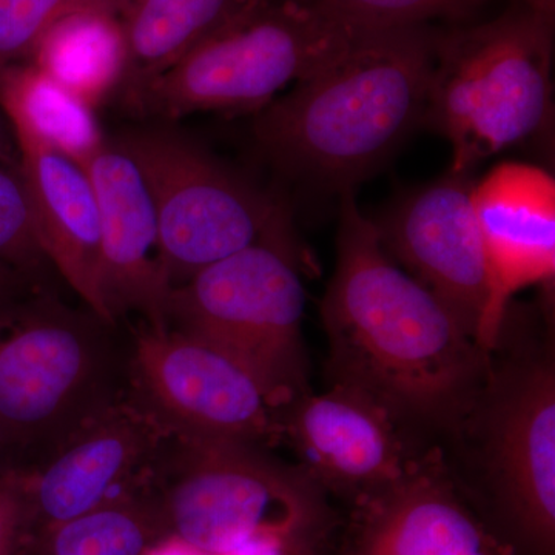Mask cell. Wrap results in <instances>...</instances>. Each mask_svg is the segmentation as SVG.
Masks as SVG:
<instances>
[{
  "mask_svg": "<svg viewBox=\"0 0 555 555\" xmlns=\"http://www.w3.org/2000/svg\"><path fill=\"white\" fill-rule=\"evenodd\" d=\"M35 291H46V288L35 286L27 276L0 261V302L10 301Z\"/></svg>",
  "mask_w": 555,
  "mask_h": 555,
  "instance_id": "26",
  "label": "cell"
},
{
  "mask_svg": "<svg viewBox=\"0 0 555 555\" xmlns=\"http://www.w3.org/2000/svg\"><path fill=\"white\" fill-rule=\"evenodd\" d=\"M28 62L94 108L122 82L126 49L119 16L68 17L43 36Z\"/></svg>",
  "mask_w": 555,
  "mask_h": 555,
  "instance_id": "19",
  "label": "cell"
},
{
  "mask_svg": "<svg viewBox=\"0 0 555 555\" xmlns=\"http://www.w3.org/2000/svg\"><path fill=\"white\" fill-rule=\"evenodd\" d=\"M130 386L178 436L264 449L283 438V411L255 375L178 328L134 331Z\"/></svg>",
  "mask_w": 555,
  "mask_h": 555,
  "instance_id": "10",
  "label": "cell"
},
{
  "mask_svg": "<svg viewBox=\"0 0 555 555\" xmlns=\"http://www.w3.org/2000/svg\"><path fill=\"white\" fill-rule=\"evenodd\" d=\"M436 42L426 25L363 33L257 112L259 149L287 173L356 188L425 122Z\"/></svg>",
  "mask_w": 555,
  "mask_h": 555,
  "instance_id": "2",
  "label": "cell"
},
{
  "mask_svg": "<svg viewBox=\"0 0 555 555\" xmlns=\"http://www.w3.org/2000/svg\"><path fill=\"white\" fill-rule=\"evenodd\" d=\"M337 264L321 301L331 386L404 427L455 436L488 378L491 352L383 247L353 189L339 192Z\"/></svg>",
  "mask_w": 555,
  "mask_h": 555,
  "instance_id": "1",
  "label": "cell"
},
{
  "mask_svg": "<svg viewBox=\"0 0 555 555\" xmlns=\"http://www.w3.org/2000/svg\"><path fill=\"white\" fill-rule=\"evenodd\" d=\"M112 141L147 185L171 288L291 221L276 199L177 131H127Z\"/></svg>",
  "mask_w": 555,
  "mask_h": 555,
  "instance_id": "9",
  "label": "cell"
},
{
  "mask_svg": "<svg viewBox=\"0 0 555 555\" xmlns=\"http://www.w3.org/2000/svg\"><path fill=\"white\" fill-rule=\"evenodd\" d=\"M363 33L297 0H259L124 101L138 115L167 120L259 112L332 64Z\"/></svg>",
  "mask_w": 555,
  "mask_h": 555,
  "instance_id": "7",
  "label": "cell"
},
{
  "mask_svg": "<svg viewBox=\"0 0 555 555\" xmlns=\"http://www.w3.org/2000/svg\"><path fill=\"white\" fill-rule=\"evenodd\" d=\"M483 243L491 302L483 347L492 352L511 298L555 275V179L542 167L502 163L470 190Z\"/></svg>",
  "mask_w": 555,
  "mask_h": 555,
  "instance_id": "15",
  "label": "cell"
},
{
  "mask_svg": "<svg viewBox=\"0 0 555 555\" xmlns=\"http://www.w3.org/2000/svg\"><path fill=\"white\" fill-rule=\"evenodd\" d=\"M0 164L20 169V152H17L16 141L2 104H0Z\"/></svg>",
  "mask_w": 555,
  "mask_h": 555,
  "instance_id": "27",
  "label": "cell"
},
{
  "mask_svg": "<svg viewBox=\"0 0 555 555\" xmlns=\"http://www.w3.org/2000/svg\"><path fill=\"white\" fill-rule=\"evenodd\" d=\"M0 441H3V440H2V437H0Z\"/></svg>",
  "mask_w": 555,
  "mask_h": 555,
  "instance_id": "29",
  "label": "cell"
},
{
  "mask_svg": "<svg viewBox=\"0 0 555 555\" xmlns=\"http://www.w3.org/2000/svg\"><path fill=\"white\" fill-rule=\"evenodd\" d=\"M281 425V441L294 449L297 466L352 506L396 485L423 452L389 412L343 386L298 397Z\"/></svg>",
  "mask_w": 555,
  "mask_h": 555,
  "instance_id": "13",
  "label": "cell"
},
{
  "mask_svg": "<svg viewBox=\"0 0 555 555\" xmlns=\"http://www.w3.org/2000/svg\"><path fill=\"white\" fill-rule=\"evenodd\" d=\"M259 0H129L120 13L124 100L184 60L190 51Z\"/></svg>",
  "mask_w": 555,
  "mask_h": 555,
  "instance_id": "18",
  "label": "cell"
},
{
  "mask_svg": "<svg viewBox=\"0 0 555 555\" xmlns=\"http://www.w3.org/2000/svg\"><path fill=\"white\" fill-rule=\"evenodd\" d=\"M129 0H0V68L30 61L43 36L82 13L120 16Z\"/></svg>",
  "mask_w": 555,
  "mask_h": 555,
  "instance_id": "22",
  "label": "cell"
},
{
  "mask_svg": "<svg viewBox=\"0 0 555 555\" xmlns=\"http://www.w3.org/2000/svg\"><path fill=\"white\" fill-rule=\"evenodd\" d=\"M553 27L525 9L437 36L425 122L451 144V173L467 175L547 129Z\"/></svg>",
  "mask_w": 555,
  "mask_h": 555,
  "instance_id": "5",
  "label": "cell"
},
{
  "mask_svg": "<svg viewBox=\"0 0 555 555\" xmlns=\"http://www.w3.org/2000/svg\"><path fill=\"white\" fill-rule=\"evenodd\" d=\"M473 184L467 175L449 171L374 222L389 257L433 292L483 347L491 280L470 204Z\"/></svg>",
  "mask_w": 555,
  "mask_h": 555,
  "instance_id": "12",
  "label": "cell"
},
{
  "mask_svg": "<svg viewBox=\"0 0 555 555\" xmlns=\"http://www.w3.org/2000/svg\"><path fill=\"white\" fill-rule=\"evenodd\" d=\"M358 30L422 27L433 20H460L488 0H297Z\"/></svg>",
  "mask_w": 555,
  "mask_h": 555,
  "instance_id": "23",
  "label": "cell"
},
{
  "mask_svg": "<svg viewBox=\"0 0 555 555\" xmlns=\"http://www.w3.org/2000/svg\"><path fill=\"white\" fill-rule=\"evenodd\" d=\"M152 488L107 500L25 542L30 555H147L166 542Z\"/></svg>",
  "mask_w": 555,
  "mask_h": 555,
  "instance_id": "21",
  "label": "cell"
},
{
  "mask_svg": "<svg viewBox=\"0 0 555 555\" xmlns=\"http://www.w3.org/2000/svg\"><path fill=\"white\" fill-rule=\"evenodd\" d=\"M455 436L473 441L478 473L517 535L535 553H553V347L513 335L505 320L480 397Z\"/></svg>",
  "mask_w": 555,
  "mask_h": 555,
  "instance_id": "8",
  "label": "cell"
},
{
  "mask_svg": "<svg viewBox=\"0 0 555 555\" xmlns=\"http://www.w3.org/2000/svg\"><path fill=\"white\" fill-rule=\"evenodd\" d=\"M25 526V474L0 481V555H13L22 545Z\"/></svg>",
  "mask_w": 555,
  "mask_h": 555,
  "instance_id": "25",
  "label": "cell"
},
{
  "mask_svg": "<svg viewBox=\"0 0 555 555\" xmlns=\"http://www.w3.org/2000/svg\"><path fill=\"white\" fill-rule=\"evenodd\" d=\"M101 218L102 295L112 320L134 312L144 324L169 327L171 286L160 261L158 222L133 160L107 139L83 166Z\"/></svg>",
  "mask_w": 555,
  "mask_h": 555,
  "instance_id": "16",
  "label": "cell"
},
{
  "mask_svg": "<svg viewBox=\"0 0 555 555\" xmlns=\"http://www.w3.org/2000/svg\"><path fill=\"white\" fill-rule=\"evenodd\" d=\"M14 299L0 302V437L42 462L129 386L130 353L113 324L51 291Z\"/></svg>",
  "mask_w": 555,
  "mask_h": 555,
  "instance_id": "4",
  "label": "cell"
},
{
  "mask_svg": "<svg viewBox=\"0 0 555 555\" xmlns=\"http://www.w3.org/2000/svg\"><path fill=\"white\" fill-rule=\"evenodd\" d=\"M305 255L291 221L171 288L169 327L235 358L284 411L310 392L302 339Z\"/></svg>",
  "mask_w": 555,
  "mask_h": 555,
  "instance_id": "6",
  "label": "cell"
},
{
  "mask_svg": "<svg viewBox=\"0 0 555 555\" xmlns=\"http://www.w3.org/2000/svg\"><path fill=\"white\" fill-rule=\"evenodd\" d=\"M341 555H517L456 488L440 448L416 456L396 485L353 506Z\"/></svg>",
  "mask_w": 555,
  "mask_h": 555,
  "instance_id": "14",
  "label": "cell"
},
{
  "mask_svg": "<svg viewBox=\"0 0 555 555\" xmlns=\"http://www.w3.org/2000/svg\"><path fill=\"white\" fill-rule=\"evenodd\" d=\"M7 119L20 152V170L40 246L87 309L116 326L102 295L100 207L89 175L24 120Z\"/></svg>",
  "mask_w": 555,
  "mask_h": 555,
  "instance_id": "17",
  "label": "cell"
},
{
  "mask_svg": "<svg viewBox=\"0 0 555 555\" xmlns=\"http://www.w3.org/2000/svg\"><path fill=\"white\" fill-rule=\"evenodd\" d=\"M167 540L206 555L272 545L318 551L326 492L268 449L175 434L152 485Z\"/></svg>",
  "mask_w": 555,
  "mask_h": 555,
  "instance_id": "3",
  "label": "cell"
},
{
  "mask_svg": "<svg viewBox=\"0 0 555 555\" xmlns=\"http://www.w3.org/2000/svg\"><path fill=\"white\" fill-rule=\"evenodd\" d=\"M526 10L534 13L537 17L554 25L555 0H524Z\"/></svg>",
  "mask_w": 555,
  "mask_h": 555,
  "instance_id": "28",
  "label": "cell"
},
{
  "mask_svg": "<svg viewBox=\"0 0 555 555\" xmlns=\"http://www.w3.org/2000/svg\"><path fill=\"white\" fill-rule=\"evenodd\" d=\"M0 261L16 269L39 288L54 270L40 246L31 204L21 170L0 164ZM56 272V270H54Z\"/></svg>",
  "mask_w": 555,
  "mask_h": 555,
  "instance_id": "24",
  "label": "cell"
},
{
  "mask_svg": "<svg viewBox=\"0 0 555 555\" xmlns=\"http://www.w3.org/2000/svg\"><path fill=\"white\" fill-rule=\"evenodd\" d=\"M0 104L79 166L107 141L94 108L30 62L0 68Z\"/></svg>",
  "mask_w": 555,
  "mask_h": 555,
  "instance_id": "20",
  "label": "cell"
},
{
  "mask_svg": "<svg viewBox=\"0 0 555 555\" xmlns=\"http://www.w3.org/2000/svg\"><path fill=\"white\" fill-rule=\"evenodd\" d=\"M175 433L129 386L25 474L28 542L107 500L149 488Z\"/></svg>",
  "mask_w": 555,
  "mask_h": 555,
  "instance_id": "11",
  "label": "cell"
}]
</instances>
